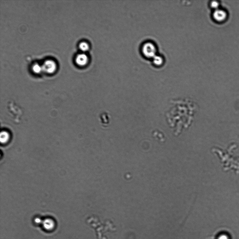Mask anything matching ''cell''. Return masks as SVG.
I'll use <instances>...</instances> for the list:
<instances>
[{
    "label": "cell",
    "mask_w": 239,
    "mask_h": 239,
    "mask_svg": "<svg viewBox=\"0 0 239 239\" xmlns=\"http://www.w3.org/2000/svg\"><path fill=\"white\" fill-rule=\"evenodd\" d=\"M89 58L88 56L84 53L79 54L76 58V62L80 66H84L88 63Z\"/></svg>",
    "instance_id": "cell-4"
},
{
    "label": "cell",
    "mask_w": 239,
    "mask_h": 239,
    "mask_svg": "<svg viewBox=\"0 0 239 239\" xmlns=\"http://www.w3.org/2000/svg\"><path fill=\"white\" fill-rule=\"evenodd\" d=\"M42 71L48 73H52L55 71L57 65L53 60H47L45 62L42 66Z\"/></svg>",
    "instance_id": "cell-2"
},
{
    "label": "cell",
    "mask_w": 239,
    "mask_h": 239,
    "mask_svg": "<svg viewBox=\"0 0 239 239\" xmlns=\"http://www.w3.org/2000/svg\"><path fill=\"white\" fill-rule=\"evenodd\" d=\"M42 225L44 228L47 230H53L55 227V223L51 219H47L43 221Z\"/></svg>",
    "instance_id": "cell-5"
},
{
    "label": "cell",
    "mask_w": 239,
    "mask_h": 239,
    "mask_svg": "<svg viewBox=\"0 0 239 239\" xmlns=\"http://www.w3.org/2000/svg\"><path fill=\"white\" fill-rule=\"evenodd\" d=\"M142 51L144 55L147 58H153L156 55V47L151 42H146L144 44L142 48Z\"/></svg>",
    "instance_id": "cell-1"
},
{
    "label": "cell",
    "mask_w": 239,
    "mask_h": 239,
    "mask_svg": "<svg viewBox=\"0 0 239 239\" xmlns=\"http://www.w3.org/2000/svg\"><path fill=\"white\" fill-rule=\"evenodd\" d=\"M153 60L154 63L157 65H161L163 63V58L159 55H155L153 58Z\"/></svg>",
    "instance_id": "cell-8"
},
{
    "label": "cell",
    "mask_w": 239,
    "mask_h": 239,
    "mask_svg": "<svg viewBox=\"0 0 239 239\" xmlns=\"http://www.w3.org/2000/svg\"><path fill=\"white\" fill-rule=\"evenodd\" d=\"M211 6L212 8L217 10L219 7V4L217 1H212L211 3Z\"/></svg>",
    "instance_id": "cell-10"
},
{
    "label": "cell",
    "mask_w": 239,
    "mask_h": 239,
    "mask_svg": "<svg viewBox=\"0 0 239 239\" xmlns=\"http://www.w3.org/2000/svg\"><path fill=\"white\" fill-rule=\"evenodd\" d=\"M227 14L225 11L220 9L216 10L213 14V17L218 22H221L226 18Z\"/></svg>",
    "instance_id": "cell-3"
},
{
    "label": "cell",
    "mask_w": 239,
    "mask_h": 239,
    "mask_svg": "<svg viewBox=\"0 0 239 239\" xmlns=\"http://www.w3.org/2000/svg\"><path fill=\"white\" fill-rule=\"evenodd\" d=\"M32 69L34 73H39L42 71V66L37 63H35L32 67Z\"/></svg>",
    "instance_id": "cell-9"
},
{
    "label": "cell",
    "mask_w": 239,
    "mask_h": 239,
    "mask_svg": "<svg viewBox=\"0 0 239 239\" xmlns=\"http://www.w3.org/2000/svg\"><path fill=\"white\" fill-rule=\"evenodd\" d=\"M36 223L37 224H42L43 221H42V219L39 218H36L34 220Z\"/></svg>",
    "instance_id": "cell-11"
},
{
    "label": "cell",
    "mask_w": 239,
    "mask_h": 239,
    "mask_svg": "<svg viewBox=\"0 0 239 239\" xmlns=\"http://www.w3.org/2000/svg\"><path fill=\"white\" fill-rule=\"evenodd\" d=\"M218 239H228V238L226 235H223L220 236Z\"/></svg>",
    "instance_id": "cell-12"
},
{
    "label": "cell",
    "mask_w": 239,
    "mask_h": 239,
    "mask_svg": "<svg viewBox=\"0 0 239 239\" xmlns=\"http://www.w3.org/2000/svg\"><path fill=\"white\" fill-rule=\"evenodd\" d=\"M79 47L80 50L83 52L88 51L90 48L89 44L85 42H81L79 44Z\"/></svg>",
    "instance_id": "cell-7"
},
{
    "label": "cell",
    "mask_w": 239,
    "mask_h": 239,
    "mask_svg": "<svg viewBox=\"0 0 239 239\" xmlns=\"http://www.w3.org/2000/svg\"><path fill=\"white\" fill-rule=\"evenodd\" d=\"M9 134L7 132L4 131L1 132L0 135V141L1 143H7L9 140Z\"/></svg>",
    "instance_id": "cell-6"
}]
</instances>
